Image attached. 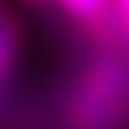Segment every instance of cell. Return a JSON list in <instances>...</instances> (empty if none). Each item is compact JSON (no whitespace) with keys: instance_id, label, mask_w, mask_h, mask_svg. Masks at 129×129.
Returning a JSON list of instances; mask_svg holds the SVG:
<instances>
[{"instance_id":"2","label":"cell","mask_w":129,"mask_h":129,"mask_svg":"<svg viewBox=\"0 0 129 129\" xmlns=\"http://www.w3.org/2000/svg\"><path fill=\"white\" fill-rule=\"evenodd\" d=\"M60 3L78 18H99L108 0H60Z\"/></svg>"},{"instance_id":"3","label":"cell","mask_w":129,"mask_h":129,"mask_svg":"<svg viewBox=\"0 0 129 129\" xmlns=\"http://www.w3.org/2000/svg\"><path fill=\"white\" fill-rule=\"evenodd\" d=\"M12 51H15V24L12 18L3 21V69H9L12 63Z\"/></svg>"},{"instance_id":"4","label":"cell","mask_w":129,"mask_h":129,"mask_svg":"<svg viewBox=\"0 0 129 129\" xmlns=\"http://www.w3.org/2000/svg\"><path fill=\"white\" fill-rule=\"evenodd\" d=\"M117 3V12H120V21H123V27L129 33V0H114Z\"/></svg>"},{"instance_id":"1","label":"cell","mask_w":129,"mask_h":129,"mask_svg":"<svg viewBox=\"0 0 129 129\" xmlns=\"http://www.w3.org/2000/svg\"><path fill=\"white\" fill-rule=\"evenodd\" d=\"M117 87H120V72L114 69V66H105V69H99L96 78L90 81V87L84 90V96H81V120H87V123H105V120H111V111L108 108H114V102H117Z\"/></svg>"}]
</instances>
